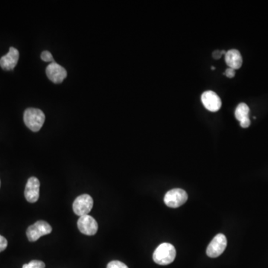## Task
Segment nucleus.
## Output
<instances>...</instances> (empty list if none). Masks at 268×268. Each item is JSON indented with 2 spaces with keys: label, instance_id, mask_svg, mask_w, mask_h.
<instances>
[{
  "label": "nucleus",
  "instance_id": "obj_1",
  "mask_svg": "<svg viewBox=\"0 0 268 268\" xmlns=\"http://www.w3.org/2000/svg\"><path fill=\"white\" fill-rule=\"evenodd\" d=\"M176 257V250L172 244L163 243L160 244L153 255L155 263L160 265H167L172 263Z\"/></svg>",
  "mask_w": 268,
  "mask_h": 268
},
{
  "label": "nucleus",
  "instance_id": "obj_2",
  "mask_svg": "<svg viewBox=\"0 0 268 268\" xmlns=\"http://www.w3.org/2000/svg\"><path fill=\"white\" fill-rule=\"evenodd\" d=\"M24 122L26 126L34 132L41 129L45 122V114L39 109L29 108L24 113Z\"/></svg>",
  "mask_w": 268,
  "mask_h": 268
},
{
  "label": "nucleus",
  "instance_id": "obj_3",
  "mask_svg": "<svg viewBox=\"0 0 268 268\" xmlns=\"http://www.w3.org/2000/svg\"><path fill=\"white\" fill-rule=\"evenodd\" d=\"M187 200V193L182 189H171L164 197L165 203L170 208L180 207L186 203Z\"/></svg>",
  "mask_w": 268,
  "mask_h": 268
},
{
  "label": "nucleus",
  "instance_id": "obj_4",
  "mask_svg": "<svg viewBox=\"0 0 268 268\" xmlns=\"http://www.w3.org/2000/svg\"><path fill=\"white\" fill-rule=\"evenodd\" d=\"M52 231V227L47 222L39 221L35 224H32L27 229L26 234H27L28 239L34 242V241H37L40 237L50 234Z\"/></svg>",
  "mask_w": 268,
  "mask_h": 268
},
{
  "label": "nucleus",
  "instance_id": "obj_5",
  "mask_svg": "<svg viewBox=\"0 0 268 268\" xmlns=\"http://www.w3.org/2000/svg\"><path fill=\"white\" fill-rule=\"evenodd\" d=\"M227 246V240L224 234H217L214 237L206 249V255L210 258H217L221 256Z\"/></svg>",
  "mask_w": 268,
  "mask_h": 268
},
{
  "label": "nucleus",
  "instance_id": "obj_6",
  "mask_svg": "<svg viewBox=\"0 0 268 268\" xmlns=\"http://www.w3.org/2000/svg\"><path fill=\"white\" fill-rule=\"evenodd\" d=\"M93 200L89 195H81L75 200L73 203V211L77 215L81 217L89 215L93 209Z\"/></svg>",
  "mask_w": 268,
  "mask_h": 268
},
{
  "label": "nucleus",
  "instance_id": "obj_7",
  "mask_svg": "<svg viewBox=\"0 0 268 268\" xmlns=\"http://www.w3.org/2000/svg\"><path fill=\"white\" fill-rule=\"evenodd\" d=\"M40 183L37 177H32L28 180L25 189V198L29 203H35L40 197Z\"/></svg>",
  "mask_w": 268,
  "mask_h": 268
},
{
  "label": "nucleus",
  "instance_id": "obj_8",
  "mask_svg": "<svg viewBox=\"0 0 268 268\" xmlns=\"http://www.w3.org/2000/svg\"><path fill=\"white\" fill-rule=\"evenodd\" d=\"M201 101L203 106L211 112H217L221 109L222 102L221 98L213 91H206L201 96Z\"/></svg>",
  "mask_w": 268,
  "mask_h": 268
},
{
  "label": "nucleus",
  "instance_id": "obj_9",
  "mask_svg": "<svg viewBox=\"0 0 268 268\" xmlns=\"http://www.w3.org/2000/svg\"><path fill=\"white\" fill-rule=\"evenodd\" d=\"M78 227L80 232L86 235H94L99 229L97 221L89 215L80 217L78 221Z\"/></svg>",
  "mask_w": 268,
  "mask_h": 268
},
{
  "label": "nucleus",
  "instance_id": "obj_10",
  "mask_svg": "<svg viewBox=\"0 0 268 268\" xmlns=\"http://www.w3.org/2000/svg\"><path fill=\"white\" fill-rule=\"evenodd\" d=\"M46 75L50 81L55 84H61L67 78V72L64 67L57 63H51L46 67Z\"/></svg>",
  "mask_w": 268,
  "mask_h": 268
},
{
  "label": "nucleus",
  "instance_id": "obj_11",
  "mask_svg": "<svg viewBox=\"0 0 268 268\" xmlns=\"http://www.w3.org/2000/svg\"><path fill=\"white\" fill-rule=\"evenodd\" d=\"M19 56V51L15 48L11 47L8 53L0 59V66L5 70L14 69L18 62Z\"/></svg>",
  "mask_w": 268,
  "mask_h": 268
},
{
  "label": "nucleus",
  "instance_id": "obj_12",
  "mask_svg": "<svg viewBox=\"0 0 268 268\" xmlns=\"http://www.w3.org/2000/svg\"><path fill=\"white\" fill-rule=\"evenodd\" d=\"M225 61L229 68H232L234 70L240 69L242 66V57L239 51L236 49L227 51L225 55Z\"/></svg>",
  "mask_w": 268,
  "mask_h": 268
},
{
  "label": "nucleus",
  "instance_id": "obj_13",
  "mask_svg": "<svg viewBox=\"0 0 268 268\" xmlns=\"http://www.w3.org/2000/svg\"><path fill=\"white\" fill-rule=\"evenodd\" d=\"M249 113H250V108L247 104H246L245 103H241L237 106L235 111H234V116H235L237 120L241 122L244 119L249 118Z\"/></svg>",
  "mask_w": 268,
  "mask_h": 268
},
{
  "label": "nucleus",
  "instance_id": "obj_14",
  "mask_svg": "<svg viewBox=\"0 0 268 268\" xmlns=\"http://www.w3.org/2000/svg\"><path fill=\"white\" fill-rule=\"evenodd\" d=\"M44 262L38 260H32V262L28 264L23 265V268H45Z\"/></svg>",
  "mask_w": 268,
  "mask_h": 268
},
{
  "label": "nucleus",
  "instance_id": "obj_15",
  "mask_svg": "<svg viewBox=\"0 0 268 268\" xmlns=\"http://www.w3.org/2000/svg\"><path fill=\"white\" fill-rule=\"evenodd\" d=\"M107 268H128L125 264L119 261H112L107 265Z\"/></svg>",
  "mask_w": 268,
  "mask_h": 268
},
{
  "label": "nucleus",
  "instance_id": "obj_16",
  "mask_svg": "<svg viewBox=\"0 0 268 268\" xmlns=\"http://www.w3.org/2000/svg\"><path fill=\"white\" fill-rule=\"evenodd\" d=\"M41 59L43 61H45V62H55L52 54L49 51H44V52H43V53L41 54Z\"/></svg>",
  "mask_w": 268,
  "mask_h": 268
},
{
  "label": "nucleus",
  "instance_id": "obj_17",
  "mask_svg": "<svg viewBox=\"0 0 268 268\" xmlns=\"http://www.w3.org/2000/svg\"><path fill=\"white\" fill-rule=\"evenodd\" d=\"M7 247H8V241H7L6 238H4L3 236L0 234V253L4 251L7 248Z\"/></svg>",
  "mask_w": 268,
  "mask_h": 268
},
{
  "label": "nucleus",
  "instance_id": "obj_18",
  "mask_svg": "<svg viewBox=\"0 0 268 268\" xmlns=\"http://www.w3.org/2000/svg\"><path fill=\"white\" fill-rule=\"evenodd\" d=\"M224 75H225L227 78H234V75H235V71H234V69H232V68H228V69H226Z\"/></svg>",
  "mask_w": 268,
  "mask_h": 268
},
{
  "label": "nucleus",
  "instance_id": "obj_19",
  "mask_svg": "<svg viewBox=\"0 0 268 268\" xmlns=\"http://www.w3.org/2000/svg\"><path fill=\"white\" fill-rule=\"evenodd\" d=\"M240 125H241V127H242L243 128H248L250 125V118H247V119H244V120L241 121V122H240Z\"/></svg>",
  "mask_w": 268,
  "mask_h": 268
},
{
  "label": "nucleus",
  "instance_id": "obj_20",
  "mask_svg": "<svg viewBox=\"0 0 268 268\" xmlns=\"http://www.w3.org/2000/svg\"><path fill=\"white\" fill-rule=\"evenodd\" d=\"M222 55L223 54L221 51L216 50L212 53V57H213V58H215V59H219V58H221Z\"/></svg>",
  "mask_w": 268,
  "mask_h": 268
},
{
  "label": "nucleus",
  "instance_id": "obj_21",
  "mask_svg": "<svg viewBox=\"0 0 268 268\" xmlns=\"http://www.w3.org/2000/svg\"><path fill=\"white\" fill-rule=\"evenodd\" d=\"M212 70H215V67H212Z\"/></svg>",
  "mask_w": 268,
  "mask_h": 268
},
{
  "label": "nucleus",
  "instance_id": "obj_22",
  "mask_svg": "<svg viewBox=\"0 0 268 268\" xmlns=\"http://www.w3.org/2000/svg\"><path fill=\"white\" fill-rule=\"evenodd\" d=\"M0 185H1V183H0Z\"/></svg>",
  "mask_w": 268,
  "mask_h": 268
}]
</instances>
